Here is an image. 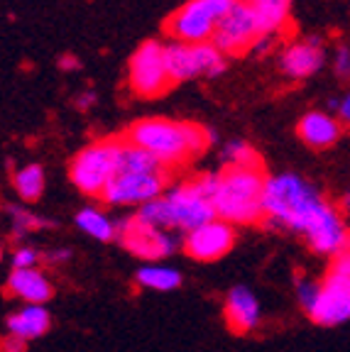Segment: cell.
<instances>
[{"label":"cell","instance_id":"7402d4cb","mask_svg":"<svg viewBox=\"0 0 350 352\" xmlns=\"http://www.w3.org/2000/svg\"><path fill=\"white\" fill-rule=\"evenodd\" d=\"M12 188L22 201H37L44 191V171L39 164H28L12 174Z\"/></svg>","mask_w":350,"mask_h":352},{"label":"cell","instance_id":"5bb4252c","mask_svg":"<svg viewBox=\"0 0 350 352\" xmlns=\"http://www.w3.org/2000/svg\"><path fill=\"white\" fill-rule=\"evenodd\" d=\"M223 316L228 328L233 333H238V336L255 330L260 323V303L255 298V294L247 286H233L228 296H225Z\"/></svg>","mask_w":350,"mask_h":352},{"label":"cell","instance_id":"836d02e7","mask_svg":"<svg viewBox=\"0 0 350 352\" xmlns=\"http://www.w3.org/2000/svg\"><path fill=\"white\" fill-rule=\"evenodd\" d=\"M345 208H350V193L345 196Z\"/></svg>","mask_w":350,"mask_h":352},{"label":"cell","instance_id":"277c9868","mask_svg":"<svg viewBox=\"0 0 350 352\" xmlns=\"http://www.w3.org/2000/svg\"><path fill=\"white\" fill-rule=\"evenodd\" d=\"M267 174L262 166H225L214 193L218 218L233 226H252L265 218Z\"/></svg>","mask_w":350,"mask_h":352},{"label":"cell","instance_id":"9a60e30c","mask_svg":"<svg viewBox=\"0 0 350 352\" xmlns=\"http://www.w3.org/2000/svg\"><path fill=\"white\" fill-rule=\"evenodd\" d=\"M340 130H343V122H340L338 118L329 116V113H321V110L307 113V116L299 120V125H296L299 140L311 149L333 147L340 138Z\"/></svg>","mask_w":350,"mask_h":352},{"label":"cell","instance_id":"cb8c5ba5","mask_svg":"<svg viewBox=\"0 0 350 352\" xmlns=\"http://www.w3.org/2000/svg\"><path fill=\"white\" fill-rule=\"evenodd\" d=\"M8 213L12 215V232L17 237L28 235V232H34V230H42V228H52L50 220H42L39 215L30 213L25 208H17V206H10Z\"/></svg>","mask_w":350,"mask_h":352},{"label":"cell","instance_id":"f1b7e54d","mask_svg":"<svg viewBox=\"0 0 350 352\" xmlns=\"http://www.w3.org/2000/svg\"><path fill=\"white\" fill-rule=\"evenodd\" d=\"M331 108L336 110V118H338L343 125L350 127V94H345L343 98L331 100Z\"/></svg>","mask_w":350,"mask_h":352},{"label":"cell","instance_id":"7c38bea8","mask_svg":"<svg viewBox=\"0 0 350 352\" xmlns=\"http://www.w3.org/2000/svg\"><path fill=\"white\" fill-rule=\"evenodd\" d=\"M309 318L318 325L333 328L350 320V276L331 270L318 289V298L309 311Z\"/></svg>","mask_w":350,"mask_h":352},{"label":"cell","instance_id":"4316f807","mask_svg":"<svg viewBox=\"0 0 350 352\" xmlns=\"http://www.w3.org/2000/svg\"><path fill=\"white\" fill-rule=\"evenodd\" d=\"M39 259V254L34 252L32 248H20L12 254V270H28V267H34Z\"/></svg>","mask_w":350,"mask_h":352},{"label":"cell","instance_id":"8992f818","mask_svg":"<svg viewBox=\"0 0 350 352\" xmlns=\"http://www.w3.org/2000/svg\"><path fill=\"white\" fill-rule=\"evenodd\" d=\"M118 157H121V140L88 144L72 160L69 179L86 196H101L118 171Z\"/></svg>","mask_w":350,"mask_h":352},{"label":"cell","instance_id":"8fae6325","mask_svg":"<svg viewBox=\"0 0 350 352\" xmlns=\"http://www.w3.org/2000/svg\"><path fill=\"white\" fill-rule=\"evenodd\" d=\"M236 245L233 223L223 218L208 220L203 226L184 232V252L198 262H216L228 254Z\"/></svg>","mask_w":350,"mask_h":352},{"label":"cell","instance_id":"2e32d148","mask_svg":"<svg viewBox=\"0 0 350 352\" xmlns=\"http://www.w3.org/2000/svg\"><path fill=\"white\" fill-rule=\"evenodd\" d=\"M165 56H167V69H169V76L174 83H184V81H192V78L201 76L196 44L172 39L169 44H165Z\"/></svg>","mask_w":350,"mask_h":352},{"label":"cell","instance_id":"9c48e42d","mask_svg":"<svg viewBox=\"0 0 350 352\" xmlns=\"http://www.w3.org/2000/svg\"><path fill=\"white\" fill-rule=\"evenodd\" d=\"M260 34V25L255 10L247 0H236V6L230 8L228 15L220 20L211 42L223 52L225 56H240L252 50V44Z\"/></svg>","mask_w":350,"mask_h":352},{"label":"cell","instance_id":"1f68e13d","mask_svg":"<svg viewBox=\"0 0 350 352\" xmlns=\"http://www.w3.org/2000/svg\"><path fill=\"white\" fill-rule=\"evenodd\" d=\"M79 66H81V61H79L74 54H64L59 59V69H61V72H76Z\"/></svg>","mask_w":350,"mask_h":352},{"label":"cell","instance_id":"52a82bcc","mask_svg":"<svg viewBox=\"0 0 350 352\" xmlns=\"http://www.w3.org/2000/svg\"><path fill=\"white\" fill-rule=\"evenodd\" d=\"M127 83L132 94L140 98H159L174 86L167 69L165 44L147 39L132 52L127 61Z\"/></svg>","mask_w":350,"mask_h":352},{"label":"cell","instance_id":"4dcf8cb0","mask_svg":"<svg viewBox=\"0 0 350 352\" xmlns=\"http://www.w3.org/2000/svg\"><path fill=\"white\" fill-rule=\"evenodd\" d=\"M93 103H96V94H93V91H81V94L74 98V105H76L79 110H88Z\"/></svg>","mask_w":350,"mask_h":352},{"label":"cell","instance_id":"e0dca14e","mask_svg":"<svg viewBox=\"0 0 350 352\" xmlns=\"http://www.w3.org/2000/svg\"><path fill=\"white\" fill-rule=\"evenodd\" d=\"M52 325V318L47 314V308L42 303H30L22 311L12 314L8 318V336L22 338V340H34V338L44 336Z\"/></svg>","mask_w":350,"mask_h":352},{"label":"cell","instance_id":"ba28073f","mask_svg":"<svg viewBox=\"0 0 350 352\" xmlns=\"http://www.w3.org/2000/svg\"><path fill=\"white\" fill-rule=\"evenodd\" d=\"M165 171H115L101 198L108 206H143L167 191Z\"/></svg>","mask_w":350,"mask_h":352},{"label":"cell","instance_id":"6da1fadb","mask_svg":"<svg viewBox=\"0 0 350 352\" xmlns=\"http://www.w3.org/2000/svg\"><path fill=\"white\" fill-rule=\"evenodd\" d=\"M265 223L269 228L296 232L313 252L326 257H336L350 245V232L340 213L299 174H277L267 179Z\"/></svg>","mask_w":350,"mask_h":352},{"label":"cell","instance_id":"ffe728a7","mask_svg":"<svg viewBox=\"0 0 350 352\" xmlns=\"http://www.w3.org/2000/svg\"><path fill=\"white\" fill-rule=\"evenodd\" d=\"M76 226L81 228L86 235L96 237L101 242H110L118 237V223L108 218L105 213L96 208H81L76 213Z\"/></svg>","mask_w":350,"mask_h":352},{"label":"cell","instance_id":"484cf974","mask_svg":"<svg viewBox=\"0 0 350 352\" xmlns=\"http://www.w3.org/2000/svg\"><path fill=\"white\" fill-rule=\"evenodd\" d=\"M333 72L338 78L350 81V47L348 44H338L333 54Z\"/></svg>","mask_w":350,"mask_h":352},{"label":"cell","instance_id":"ac0fdd59","mask_svg":"<svg viewBox=\"0 0 350 352\" xmlns=\"http://www.w3.org/2000/svg\"><path fill=\"white\" fill-rule=\"evenodd\" d=\"M8 292L25 298L28 303H44L47 298H52V284L42 272L28 267V270H12L8 279Z\"/></svg>","mask_w":350,"mask_h":352},{"label":"cell","instance_id":"4fadbf2b","mask_svg":"<svg viewBox=\"0 0 350 352\" xmlns=\"http://www.w3.org/2000/svg\"><path fill=\"white\" fill-rule=\"evenodd\" d=\"M323 61H326V54H323L321 39L309 37V39H304V42L289 44V47L282 52L279 69L289 78H294V81H301V78H309L321 72Z\"/></svg>","mask_w":350,"mask_h":352},{"label":"cell","instance_id":"7a4b0ae2","mask_svg":"<svg viewBox=\"0 0 350 352\" xmlns=\"http://www.w3.org/2000/svg\"><path fill=\"white\" fill-rule=\"evenodd\" d=\"M218 179L220 171L218 174H198L192 182L176 184V186L167 188L162 196L140 206L137 215L152 226L165 228V230H194L208 220L218 218L214 208V193Z\"/></svg>","mask_w":350,"mask_h":352},{"label":"cell","instance_id":"30bf717a","mask_svg":"<svg viewBox=\"0 0 350 352\" xmlns=\"http://www.w3.org/2000/svg\"><path fill=\"white\" fill-rule=\"evenodd\" d=\"M121 245L132 252L135 257L143 259H162L169 257L176 250V242L165 228H157L147 220H143L140 215L135 218H125L118 223V237Z\"/></svg>","mask_w":350,"mask_h":352},{"label":"cell","instance_id":"f546056e","mask_svg":"<svg viewBox=\"0 0 350 352\" xmlns=\"http://www.w3.org/2000/svg\"><path fill=\"white\" fill-rule=\"evenodd\" d=\"M333 272H340V274H348L350 276V245L343 250V252L336 254L333 259V267H331Z\"/></svg>","mask_w":350,"mask_h":352},{"label":"cell","instance_id":"3957f363","mask_svg":"<svg viewBox=\"0 0 350 352\" xmlns=\"http://www.w3.org/2000/svg\"><path fill=\"white\" fill-rule=\"evenodd\" d=\"M125 140L152 152L165 166H174L201 154L216 142V132L196 122L167 120V118H145L127 127Z\"/></svg>","mask_w":350,"mask_h":352},{"label":"cell","instance_id":"83f0119b","mask_svg":"<svg viewBox=\"0 0 350 352\" xmlns=\"http://www.w3.org/2000/svg\"><path fill=\"white\" fill-rule=\"evenodd\" d=\"M277 37L279 34H274V32H260L250 52H255V54H267V52L274 47V42H277Z\"/></svg>","mask_w":350,"mask_h":352},{"label":"cell","instance_id":"d6986e66","mask_svg":"<svg viewBox=\"0 0 350 352\" xmlns=\"http://www.w3.org/2000/svg\"><path fill=\"white\" fill-rule=\"evenodd\" d=\"M258 17L260 32L279 34L287 28L291 12V0H247Z\"/></svg>","mask_w":350,"mask_h":352},{"label":"cell","instance_id":"5b68a950","mask_svg":"<svg viewBox=\"0 0 350 352\" xmlns=\"http://www.w3.org/2000/svg\"><path fill=\"white\" fill-rule=\"evenodd\" d=\"M233 6L236 0H189L167 17L165 32L169 34V39L189 44L211 42L220 20Z\"/></svg>","mask_w":350,"mask_h":352},{"label":"cell","instance_id":"44dd1931","mask_svg":"<svg viewBox=\"0 0 350 352\" xmlns=\"http://www.w3.org/2000/svg\"><path fill=\"white\" fill-rule=\"evenodd\" d=\"M137 284L145 289H154V292H172L181 284V274L172 267H162V264H147L137 270Z\"/></svg>","mask_w":350,"mask_h":352},{"label":"cell","instance_id":"d4e9b609","mask_svg":"<svg viewBox=\"0 0 350 352\" xmlns=\"http://www.w3.org/2000/svg\"><path fill=\"white\" fill-rule=\"evenodd\" d=\"M318 289H321V284H313V281H304V279L296 281V296H299V306L304 308V314H307V316H309V311L313 308V303H316Z\"/></svg>","mask_w":350,"mask_h":352},{"label":"cell","instance_id":"603a6c76","mask_svg":"<svg viewBox=\"0 0 350 352\" xmlns=\"http://www.w3.org/2000/svg\"><path fill=\"white\" fill-rule=\"evenodd\" d=\"M220 160L225 162V166H262L258 149L247 144L245 140H230V142H225Z\"/></svg>","mask_w":350,"mask_h":352},{"label":"cell","instance_id":"d6a6232c","mask_svg":"<svg viewBox=\"0 0 350 352\" xmlns=\"http://www.w3.org/2000/svg\"><path fill=\"white\" fill-rule=\"evenodd\" d=\"M72 257V250H66V248H61V250H54V252H50V262H64V259H69Z\"/></svg>","mask_w":350,"mask_h":352}]
</instances>
